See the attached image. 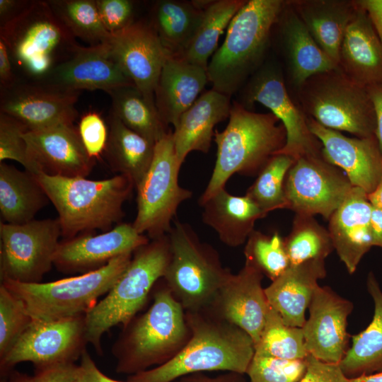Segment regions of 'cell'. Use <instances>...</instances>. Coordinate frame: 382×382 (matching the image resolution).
Listing matches in <instances>:
<instances>
[{
  "mask_svg": "<svg viewBox=\"0 0 382 382\" xmlns=\"http://www.w3.org/2000/svg\"><path fill=\"white\" fill-rule=\"evenodd\" d=\"M191 335L182 350L167 362L131 375L129 382H173L207 371L246 373L255 354L252 337L211 308L185 311Z\"/></svg>",
  "mask_w": 382,
  "mask_h": 382,
  "instance_id": "6da1fadb",
  "label": "cell"
},
{
  "mask_svg": "<svg viewBox=\"0 0 382 382\" xmlns=\"http://www.w3.org/2000/svg\"><path fill=\"white\" fill-rule=\"evenodd\" d=\"M153 303L134 317L114 343L116 371L131 375L160 366L176 356L191 332L181 303L162 279L154 286Z\"/></svg>",
  "mask_w": 382,
  "mask_h": 382,
  "instance_id": "7a4b0ae2",
  "label": "cell"
},
{
  "mask_svg": "<svg viewBox=\"0 0 382 382\" xmlns=\"http://www.w3.org/2000/svg\"><path fill=\"white\" fill-rule=\"evenodd\" d=\"M285 4L284 0H246L209 62L207 73L213 89L231 97L265 62Z\"/></svg>",
  "mask_w": 382,
  "mask_h": 382,
  "instance_id": "3957f363",
  "label": "cell"
},
{
  "mask_svg": "<svg viewBox=\"0 0 382 382\" xmlns=\"http://www.w3.org/2000/svg\"><path fill=\"white\" fill-rule=\"evenodd\" d=\"M228 119L223 131L215 130L216 159L210 180L199 199L200 206L224 188L233 174H258L286 143L285 129L270 112H255L233 100Z\"/></svg>",
  "mask_w": 382,
  "mask_h": 382,
  "instance_id": "277c9868",
  "label": "cell"
},
{
  "mask_svg": "<svg viewBox=\"0 0 382 382\" xmlns=\"http://www.w3.org/2000/svg\"><path fill=\"white\" fill-rule=\"evenodd\" d=\"M35 177L57 211L64 239L96 229L110 230L123 217V204L135 187L132 180L122 174L103 180L44 173Z\"/></svg>",
  "mask_w": 382,
  "mask_h": 382,
  "instance_id": "5b68a950",
  "label": "cell"
},
{
  "mask_svg": "<svg viewBox=\"0 0 382 382\" xmlns=\"http://www.w3.org/2000/svg\"><path fill=\"white\" fill-rule=\"evenodd\" d=\"M0 38L13 69L34 83L43 82L79 45L47 1H31L18 16L0 28Z\"/></svg>",
  "mask_w": 382,
  "mask_h": 382,
  "instance_id": "8992f818",
  "label": "cell"
},
{
  "mask_svg": "<svg viewBox=\"0 0 382 382\" xmlns=\"http://www.w3.org/2000/svg\"><path fill=\"white\" fill-rule=\"evenodd\" d=\"M170 259L168 234L138 249L106 296L86 314V339L102 354L101 338L113 326L127 325L145 305Z\"/></svg>",
  "mask_w": 382,
  "mask_h": 382,
  "instance_id": "52a82bcc",
  "label": "cell"
},
{
  "mask_svg": "<svg viewBox=\"0 0 382 382\" xmlns=\"http://www.w3.org/2000/svg\"><path fill=\"white\" fill-rule=\"evenodd\" d=\"M296 92L303 112L320 125L359 138L376 135L375 111L367 88L338 66L312 76Z\"/></svg>",
  "mask_w": 382,
  "mask_h": 382,
  "instance_id": "ba28073f",
  "label": "cell"
},
{
  "mask_svg": "<svg viewBox=\"0 0 382 382\" xmlns=\"http://www.w3.org/2000/svg\"><path fill=\"white\" fill-rule=\"evenodd\" d=\"M168 236L170 259L163 279L185 311L208 308L231 272L192 226L175 219Z\"/></svg>",
  "mask_w": 382,
  "mask_h": 382,
  "instance_id": "9c48e42d",
  "label": "cell"
},
{
  "mask_svg": "<svg viewBox=\"0 0 382 382\" xmlns=\"http://www.w3.org/2000/svg\"><path fill=\"white\" fill-rule=\"evenodd\" d=\"M133 253L80 275L49 282L1 281L24 303L33 320H53L86 315L107 294L129 265Z\"/></svg>",
  "mask_w": 382,
  "mask_h": 382,
  "instance_id": "30bf717a",
  "label": "cell"
},
{
  "mask_svg": "<svg viewBox=\"0 0 382 382\" xmlns=\"http://www.w3.org/2000/svg\"><path fill=\"white\" fill-rule=\"evenodd\" d=\"M180 167L170 129L156 143L151 163L136 187L137 212L132 225L151 240L168 233L180 204L192 196L178 183Z\"/></svg>",
  "mask_w": 382,
  "mask_h": 382,
  "instance_id": "8fae6325",
  "label": "cell"
},
{
  "mask_svg": "<svg viewBox=\"0 0 382 382\" xmlns=\"http://www.w3.org/2000/svg\"><path fill=\"white\" fill-rule=\"evenodd\" d=\"M238 93L237 101L245 108L250 110L259 103L283 125L286 143L277 154L289 156L295 161L303 156L322 155V144L311 132L308 116L291 97L284 71L277 60L266 59Z\"/></svg>",
  "mask_w": 382,
  "mask_h": 382,
  "instance_id": "7c38bea8",
  "label": "cell"
},
{
  "mask_svg": "<svg viewBox=\"0 0 382 382\" xmlns=\"http://www.w3.org/2000/svg\"><path fill=\"white\" fill-rule=\"evenodd\" d=\"M61 236L57 219H34L22 224L1 222V281L42 282L54 265Z\"/></svg>",
  "mask_w": 382,
  "mask_h": 382,
  "instance_id": "4fadbf2b",
  "label": "cell"
},
{
  "mask_svg": "<svg viewBox=\"0 0 382 382\" xmlns=\"http://www.w3.org/2000/svg\"><path fill=\"white\" fill-rule=\"evenodd\" d=\"M88 343L86 315L53 320H33L8 353L0 359L5 375L22 362L36 369L63 362H74Z\"/></svg>",
  "mask_w": 382,
  "mask_h": 382,
  "instance_id": "5bb4252c",
  "label": "cell"
},
{
  "mask_svg": "<svg viewBox=\"0 0 382 382\" xmlns=\"http://www.w3.org/2000/svg\"><path fill=\"white\" fill-rule=\"evenodd\" d=\"M353 187L342 170L321 156H303L284 181L287 209L295 214H319L328 220Z\"/></svg>",
  "mask_w": 382,
  "mask_h": 382,
  "instance_id": "9a60e30c",
  "label": "cell"
},
{
  "mask_svg": "<svg viewBox=\"0 0 382 382\" xmlns=\"http://www.w3.org/2000/svg\"><path fill=\"white\" fill-rule=\"evenodd\" d=\"M80 93L19 79L10 88L1 90L0 112L31 131L73 124L79 115L75 105Z\"/></svg>",
  "mask_w": 382,
  "mask_h": 382,
  "instance_id": "2e32d148",
  "label": "cell"
},
{
  "mask_svg": "<svg viewBox=\"0 0 382 382\" xmlns=\"http://www.w3.org/2000/svg\"><path fill=\"white\" fill-rule=\"evenodd\" d=\"M108 45L111 56L125 74L151 102L168 55L149 20L135 21L111 34Z\"/></svg>",
  "mask_w": 382,
  "mask_h": 382,
  "instance_id": "e0dca14e",
  "label": "cell"
},
{
  "mask_svg": "<svg viewBox=\"0 0 382 382\" xmlns=\"http://www.w3.org/2000/svg\"><path fill=\"white\" fill-rule=\"evenodd\" d=\"M149 242V237L139 233L132 224L120 223L100 234L84 233L60 241L54 266L65 274L89 272Z\"/></svg>",
  "mask_w": 382,
  "mask_h": 382,
  "instance_id": "ac0fdd59",
  "label": "cell"
},
{
  "mask_svg": "<svg viewBox=\"0 0 382 382\" xmlns=\"http://www.w3.org/2000/svg\"><path fill=\"white\" fill-rule=\"evenodd\" d=\"M308 309L302 327L308 353L325 362L340 363L349 349L347 327L352 303L329 286L319 285Z\"/></svg>",
  "mask_w": 382,
  "mask_h": 382,
  "instance_id": "d6986e66",
  "label": "cell"
},
{
  "mask_svg": "<svg viewBox=\"0 0 382 382\" xmlns=\"http://www.w3.org/2000/svg\"><path fill=\"white\" fill-rule=\"evenodd\" d=\"M308 125L322 144L323 158L342 170L353 187L367 195L373 192L382 179V152L376 135L348 137L310 117Z\"/></svg>",
  "mask_w": 382,
  "mask_h": 382,
  "instance_id": "ffe728a7",
  "label": "cell"
},
{
  "mask_svg": "<svg viewBox=\"0 0 382 382\" xmlns=\"http://www.w3.org/2000/svg\"><path fill=\"white\" fill-rule=\"evenodd\" d=\"M263 274L245 262L236 274L231 273L208 308L219 316L246 332L258 342L270 308Z\"/></svg>",
  "mask_w": 382,
  "mask_h": 382,
  "instance_id": "44dd1931",
  "label": "cell"
},
{
  "mask_svg": "<svg viewBox=\"0 0 382 382\" xmlns=\"http://www.w3.org/2000/svg\"><path fill=\"white\" fill-rule=\"evenodd\" d=\"M40 83L66 91L102 90L108 94L118 88L134 85L113 59L107 43L79 45L70 58Z\"/></svg>",
  "mask_w": 382,
  "mask_h": 382,
  "instance_id": "7402d4cb",
  "label": "cell"
},
{
  "mask_svg": "<svg viewBox=\"0 0 382 382\" xmlns=\"http://www.w3.org/2000/svg\"><path fill=\"white\" fill-rule=\"evenodd\" d=\"M31 157L42 173L63 177H86L95 165L87 154L77 127L62 124L23 133Z\"/></svg>",
  "mask_w": 382,
  "mask_h": 382,
  "instance_id": "603a6c76",
  "label": "cell"
},
{
  "mask_svg": "<svg viewBox=\"0 0 382 382\" xmlns=\"http://www.w3.org/2000/svg\"><path fill=\"white\" fill-rule=\"evenodd\" d=\"M289 83L295 90L316 74L338 65L318 46L286 1L274 25Z\"/></svg>",
  "mask_w": 382,
  "mask_h": 382,
  "instance_id": "cb8c5ba5",
  "label": "cell"
},
{
  "mask_svg": "<svg viewBox=\"0 0 382 382\" xmlns=\"http://www.w3.org/2000/svg\"><path fill=\"white\" fill-rule=\"evenodd\" d=\"M371 212L367 193L353 187L328 219L334 250L349 274L356 271L364 255L373 246Z\"/></svg>",
  "mask_w": 382,
  "mask_h": 382,
  "instance_id": "d4e9b609",
  "label": "cell"
},
{
  "mask_svg": "<svg viewBox=\"0 0 382 382\" xmlns=\"http://www.w3.org/2000/svg\"><path fill=\"white\" fill-rule=\"evenodd\" d=\"M208 82L206 69L168 54L154 91L155 105L162 121L174 128Z\"/></svg>",
  "mask_w": 382,
  "mask_h": 382,
  "instance_id": "484cf974",
  "label": "cell"
},
{
  "mask_svg": "<svg viewBox=\"0 0 382 382\" xmlns=\"http://www.w3.org/2000/svg\"><path fill=\"white\" fill-rule=\"evenodd\" d=\"M231 97L213 88L205 91L185 111L173 131L176 156L182 166L192 151L208 153L215 126L229 117Z\"/></svg>",
  "mask_w": 382,
  "mask_h": 382,
  "instance_id": "4316f807",
  "label": "cell"
},
{
  "mask_svg": "<svg viewBox=\"0 0 382 382\" xmlns=\"http://www.w3.org/2000/svg\"><path fill=\"white\" fill-rule=\"evenodd\" d=\"M326 275L325 261H313L290 265L266 288L269 304L281 316L285 324L302 328L306 311L318 282Z\"/></svg>",
  "mask_w": 382,
  "mask_h": 382,
  "instance_id": "83f0119b",
  "label": "cell"
},
{
  "mask_svg": "<svg viewBox=\"0 0 382 382\" xmlns=\"http://www.w3.org/2000/svg\"><path fill=\"white\" fill-rule=\"evenodd\" d=\"M356 6L341 45L338 66L366 87L382 84V42L365 11Z\"/></svg>",
  "mask_w": 382,
  "mask_h": 382,
  "instance_id": "f1b7e54d",
  "label": "cell"
},
{
  "mask_svg": "<svg viewBox=\"0 0 382 382\" xmlns=\"http://www.w3.org/2000/svg\"><path fill=\"white\" fill-rule=\"evenodd\" d=\"M318 46L338 65L341 45L357 11L354 0H289Z\"/></svg>",
  "mask_w": 382,
  "mask_h": 382,
  "instance_id": "f546056e",
  "label": "cell"
},
{
  "mask_svg": "<svg viewBox=\"0 0 382 382\" xmlns=\"http://www.w3.org/2000/svg\"><path fill=\"white\" fill-rule=\"evenodd\" d=\"M202 207L203 222L216 232L222 243L230 247L245 243L254 231L256 221L267 215L247 195H233L225 187Z\"/></svg>",
  "mask_w": 382,
  "mask_h": 382,
  "instance_id": "4dcf8cb0",
  "label": "cell"
},
{
  "mask_svg": "<svg viewBox=\"0 0 382 382\" xmlns=\"http://www.w3.org/2000/svg\"><path fill=\"white\" fill-rule=\"evenodd\" d=\"M47 202L35 175L0 162V212L4 223L22 224L33 221Z\"/></svg>",
  "mask_w": 382,
  "mask_h": 382,
  "instance_id": "1f68e13d",
  "label": "cell"
},
{
  "mask_svg": "<svg viewBox=\"0 0 382 382\" xmlns=\"http://www.w3.org/2000/svg\"><path fill=\"white\" fill-rule=\"evenodd\" d=\"M108 138L104 154L111 168L129 178L135 187L147 172L155 143L125 126L110 112Z\"/></svg>",
  "mask_w": 382,
  "mask_h": 382,
  "instance_id": "d6a6232c",
  "label": "cell"
},
{
  "mask_svg": "<svg viewBox=\"0 0 382 382\" xmlns=\"http://www.w3.org/2000/svg\"><path fill=\"white\" fill-rule=\"evenodd\" d=\"M203 15L204 10L193 1L159 0L152 5L149 21L167 54L180 56L195 36Z\"/></svg>",
  "mask_w": 382,
  "mask_h": 382,
  "instance_id": "836d02e7",
  "label": "cell"
},
{
  "mask_svg": "<svg viewBox=\"0 0 382 382\" xmlns=\"http://www.w3.org/2000/svg\"><path fill=\"white\" fill-rule=\"evenodd\" d=\"M367 290L374 303L373 318L366 329L352 337V346L339 363L349 378L382 371V290L372 272Z\"/></svg>",
  "mask_w": 382,
  "mask_h": 382,
  "instance_id": "e575fe53",
  "label": "cell"
},
{
  "mask_svg": "<svg viewBox=\"0 0 382 382\" xmlns=\"http://www.w3.org/2000/svg\"><path fill=\"white\" fill-rule=\"evenodd\" d=\"M109 95L110 112L149 141L156 144L170 130L161 119L155 103L149 101L134 85L118 88Z\"/></svg>",
  "mask_w": 382,
  "mask_h": 382,
  "instance_id": "d590c367",
  "label": "cell"
},
{
  "mask_svg": "<svg viewBox=\"0 0 382 382\" xmlns=\"http://www.w3.org/2000/svg\"><path fill=\"white\" fill-rule=\"evenodd\" d=\"M246 0H216L204 9L202 21L190 43L180 56L207 69L224 30Z\"/></svg>",
  "mask_w": 382,
  "mask_h": 382,
  "instance_id": "8d00e7d4",
  "label": "cell"
},
{
  "mask_svg": "<svg viewBox=\"0 0 382 382\" xmlns=\"http://www.w3.org/2000/svg\"><path fill=\"white\" fill-rule=\"evenodd\" d=\"M284 239L290 265L325 261L334 250L328 230L311 215L295 214L292 228Z\"/></svg>",
  "mask_w": 382,
  "mask_h": 382,
  "instance_id": "74e56055",
  "label": "cell"
},
{
  "mask_svg": "<svg viewBox=\"0 0 382 382\" xmlns=\"http://www.w3.org/2000/svg\"><path fill=\"white\" fill-rule=\"evenodd\" d=\"M56 16L71 35L90 45L106 43L111 34L104 27L96 0H49Z\"/></svg>",
  "mask_w": 382,
  "mask_h": 382,
  "instance_id": "f35d334b",
  "label": "cell"
},
{
  "mask_svg": "<svg viewBox=\"0 0 382 382\" xmlns=\"http://www.w3.org/2000/svg\"><path fill=\"white\" fill-rule=\"evenodd\" d=\"M255 354L291 360L305 359L309 354L305 347L302 328L287 325L270 306L260 337L255 345Z\"/></svg>",
  "mask_w": 382,
  "mask_h": 382,
  "instance_id": "ab89813d",
  "label": "cell"
},
{
  "mask_svg": "<svg viewBox=\"0 0 382 382\" xmlns=\"http://www.w3.org/2000/svg\"><path fill=\"white\" fill-rule=\"evenodd\" d=\"M294 161V158L286 155L272 156L246 191L245 195L267 214L276 209H287L284 181Z\"/></svg>",
  "mask_w": 382,
  "mask_h": 382,
  "instance_id": "60d3db41",
  "label": "cell"
},
{
  "mask_svg": "<svg viewBox=\"0 0 382 382\" xmlns=\"http://www.w3.org/2000/svg\"><path fill=\"white\" fill-rule=\"evenodd\" d=\"M245 243V262L257 268L272 282L290 266L284 239L277 231L267 235L254 230Z\"/></svg>",
  "mask_w": 382,
  "mask_h": 382,
  "instance_id": "b9f144b4",
  "label": "cell"
},
{
  "mask_svg": "<svg viewBox=\"0 0 382 382\" xmlns=\"http://www.w3.org/2000/svg\"><path fill=\"white\" fill-rule=\"evenodd\" d=\"M24 303L0 284V359L11 349L32 322Z\"/></svg>",
  "mask_w": 382,
  "mask_h": 382,
  "instance_id": "7bdbcfd3",
  "label": "cell"
},
{
  "mask_svg": "<svg viewBox=\"0 0 382 382\" xmlns=\"http://www.w3.org/2000/svg\"><path fill=\"white\" fill-rule=\"evenodd\" d=\"M27 130L17 120L0 112V162L6 160L17 161L25 170L37 176L42 171L31 157L23 138V133Z\"/></svg>",
  "mask_w": 382,
  "mask_h": 382,
  "instance_id": "ee69618b",
  "label": "cell"
},
{
  "mask_svg": "<svg viewBox=\"0 0 382 382\" xmlns=\"http://www.w3.org/2000/svg\"><path fill=\"white\" fill-rule=\"evenodd\" d=\"M306 359L291 360L254 354L246 374L250 382H299L306 372Z\"/></svg>",
  "mask_w": 382,
  "mask_h": 382,
  "instance_id": "f6af8a7d",
  "label": "cell"
},
{
  "mask_svg": "<svg viewBox=\"0 0 382 382\" xmlns=\"http://www.w3.org/2000/svg\"><path fill=\"white\" fill-rule=\"evenodd\" d=\"M82 144L93 158H99L104 154L108 138V127L102 116L96 111H89L81 117L77 127Z\"/></svg>",
  "mask_w": 382,
  "mask_h": 382,
  "instance_id": "bcb514c9",
  "label": "cell"
},
{
  "mask_svg": "<svg viewBox=\"0 0 382 382\" xmlns=\"http://www.w3.org/2000/svg\"><path fill=\"white\" fill-rule=\"evenodd\" d=\"M98 11L105 29L113 34L133 23L134 4L129 0H96Z\"/></svg>",
  "mask_w": 382,
  "mask_h": 382,
  "instance_id": "7dc6e473",
  "label": "cell"
},
{
  "mask_svg": "<svg viewBox=\"0 0 382 382\" xmlns=\"http://www.w3.org/2000/svg\"><path fill=\"white\" fill-rule=\"evenodd\" d=\"M306 361V372L299 382H351L339 363L325 362L311 354Z\"/></svg>",
  "mask_w": 382,
  "mask_h": 382,
  "instance_id": "c3c4849f",
  "label": "cell"
},
{
  "mask_svg": "<svg viewBox=\"0 0 382 382\" xmlns=\"http://www.w3.org/2000/svg\"><path fill=\"white\" fill-rule=\"evenodd\" d=\"M79 365L63 362L36 369L31 382H77Z\"/></svg>",
  "mask_w": 382,
  "mask_h": 382,
  "instance_id": "681fc988",
  "label": "cell"
},
{
  "mask_svg": "<svg viewBox=\"0 0 382 382\" xmlns=\"http://www.w3.org/2000/svg\"><path fill=\"white\" fill-rule=\"evenodd\" d=\"M80 358L77 382H123L114 380L104 374L98 368L86 349Z\"/></svg>",
  "mask_w": 382,
  "mask_h": 382,
  "instance_id": "f907efd6",
  "label": "cell"
},
{
  "mask_svg": "<svg viewBox=\"0 0 382 382\" xmlns=\"http://www.w3.org/2000/svg\"><path fill=\"white\" fill-rule=\"evenodd\" d=\"M18 80L14 71L7 47L4 40L0 38V89L8 88Z\"/></svg>",
  "mask_w": 382,
  "mask_h": 382,
  "instance_id": "816d5d0a",
  "label": "cell"
},
{
  "mask_svg": "<svg viewBox=\"0 0 382 382\" xmlns=\"http://www.w3.org/2000/svg\"><path fill=\"white\" fill-rule=\"evenodd\" d=\"M355 4L362 8L382 42V0H354Z\"/></svg>",
  "mask_w": 382,
  "mask_h": 382,
  "instance_id": "f5cc1de1",
  "label": "cell"
},
{
  "mask_svg": "<svg viewBox=\"0 0 382 382\" xmlns=\"http://www.w3.org/2000/svg\"><path fill=\"white\" fill-rule=\"evenodd\" d=\"M31 1L0 0V28L18 16Z\"/></svg>",
  "mask_w": 382,
  "mask_h": 382,
  "instance_id": "db71d44e",
  "label": "cell"
},
{
  "mask_svg": "<svg viewBox=\"0 0 382 382\" xmlns=\"http://www.w3.org/2000/svg\"><path fill=\"white\" fill-rule=\"evenodd\" d=\"M366 88L374 108L376 120V137L382 152V84L371 85Z\"/></svg>",
  "mask_w": 382,
  "mask_h": 382,
  "instance_id": "11a10c76",
  "label": "cell"
},
{
  "mask_svg": "<svg viewBox=\"0 0 382 382\" xmlns=\"http://www.w3.org/2000/svg\"><path fill=\"white\" fill-rule=\"evenodd\" d=\"M371 227L373 246L382 248V211L373 207Z\"/></svg>",
  "mask_w": 382,
  "mask_h": 382,
  "instance_id": "9f6ffc18",
  "label": "cell"
},
{
  "mask_svg": "<svg viewBox=\"0 0 382 382\" xmlns=\"http://www.w3.org/2000/svg\"><path fill=\"white\" fill-rule=\"evenodd\" d=\"M236 373H231L217 378H209L204 376H192L189 378L181 379L180 381L173 382H240L236 377Z\"/></svg>",
  "mask_w": 382,
  "mask_h": 382,
  "instance_id": "6f0895ef",
  "label": "cell"
},
{
  "mask_svg": "<svg viewBox=\"0 0 382 382\" xmlns=\"http://www.w3.org/2000/svg\"><path fill=\"white\" fill-rule=\"evenodd\" d=\"M371 206L382 211V179L375 190L367 195Z\"/></svg>",
  "mask_w": 382,
  "mask_h": 382,
  "instance_id": "680465c9",
  "label": "cell"
},
{
  "mask_svg": "<svg viewBox=\"0 0 382 382\" xmlns=\"http://www.w3.org/2000/svg\"><path fill=\"white\" fill-rule=\"evenodd\" d=\"M351 382H382V371L350 378Z\"/></svg>",
  "mask_w": 382,
  "mask_h": 382,
  "instance_id": "91938a15",
  "label": "cell"
},
{
  "mask_svg": "<svg viewBox=\"0 0 382 382\" xmlns=\"http://www.w3.org/2000/svg\"><path fill=\"white\" fill-rule=\"evenodd\" d=\"M2 382H31L30 376L17 371L8 374V377L4 379Z\"/></svg>",
  "mask_w": 382,
  "mask_h": 382,
  "instance_id": "94428289",
  "label": "cell"
}]
</instances>
